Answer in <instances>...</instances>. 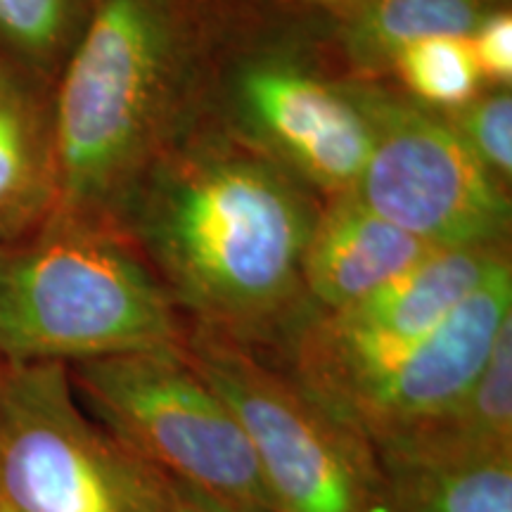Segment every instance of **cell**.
Returning <instances> with one entry per match:
<instances>
[{"instance_id":"8","label":"cell","mask_w":512,"mask_h":512,"mask_svg":"<svg viewBox=\"0 0 512 512\" xmlns=\"http://www.w3.org/2000/svg\"><path fill=\"white\" fill-rule=\"evenodd\" d=\"M508 259L505 245L437 249L368 297L337 311H313L283 347L287 373L337 415Z\"/></svg>"},{"instance_id":"7","label":"cell","mask_w":512,"mask_h":512,"mask_svg":"<svg viewBox=\"0 0 512 512\" xmlns=\"http://www.w3.org/2000/svg\"><path fill=\"white\" fill-rule=\"evenodd\" d=\"M370 126L354 195L437 249L508 245L510 197L446 117L411 95L351 83Z\"/></svg>"},{"instance_id":"2","label":"cell","mask_w":512,"mask_h":512,"mask_svg":"<svg viewBox=\"0 0 512 512\" xmlns=\"http://www.w3.org/2000/svg\"><path fill=\"white\" fill-rule=\"evenodd\" d=\"M190 76L178 0H95L53 83L57 211L110 221L171 138Z\"/></svg>"},{"instance_id":"6","label":"cell","mask_w":512,"mask_h":512,"mask_svg":"<svg viewBox=\"0 0 512 512\" xmlns=\"http://www.w3.org/2000/svg\"><path fill=\"white\" fill-rule=\"evenodd\" d=\"M0 512H171L169 477L86 413L64 363L0 361Z\"/></svg>"},{"instance_id":"20","label":"cell","mask_w":512,"mask_h":512,"mask_svg":"<svg viewBox=\"0 0 512 512\" xmlns=\"http://www.w3.org/2000/svg\"><path fill=\"white\" fill-rule=\"evenodd\" d=\"M171 491V512H238L230 505L216 501L202 491L192 489V486L169 479Z\"/></svg>"},{"instance_id":"1","label":"cell","mask_w":512,"mask_h":512,"mask_svg":"<svg viewBox=\"0 0 512 512\" xmlns=\"http://www.w3.org/2000/svg\"><path fill=\"white\" fill-rule=\"evenodd\" d=\"M316 211L304 185L271 159L207 131L176 133L112 223L195 328L256 351L285 347L316 311L302 280Z\"/></svg>"},{"instance_id":"17","label":"cell","mask_w":512,"mask_h":512,"mask_svg":"<svg viewBox=\"0 0 512 512\" xmlns=\"http://www.w3.org/2000/svg\"><path fill=\"white\" fill-rule=\"evenodd\" d=\"M392 72L399 74L413 100L437 112H451L479 95L482 72L470 38L434 36L401 50Z\"/></svg>"},{"instance_id":"4","label":"cell","mask_w":512,"mask_h":512,"mask_svg":"<svg viewBox=\"0 0 512 512\" xmlns=\"http://www.w3.org/2000/svg\"><path fill=\"white\" fill-rule=\"evenodd\" d=\"M67 373L86 413L164 477L238 512H275L245 430L183 349L88 358Z\"/></svg>"},{"instance_id":"18","label":"cell","mask_w":512,"mask_h":512,"mask_svg":"<svg viewBox=\"0 0 512 512\" xmlns=\"http://www.w3.org/2000/svg\"><path fill=\"white\" fill-rule=\"evenodd\" d=\"M477 162L510 188L512 181V95L510 88L477 95L458 110L441 112Z\"/></svg>"},{"instance_id":"14","label":"cell","mask_w":512,"mask_h":512,"mask_svg":"<svg viewBox=\"0 0 512 512\" xmlns=\"http://www.w3.org/2000/svg\"><path fill=\"white\" fill-rule=\"evenodd\" d=\"M494 0H361L342 27V48L361 74L392 72L401 50L434 36L470 38Z\"/></svg>"},{"instance_id":"19","label":"cell","mask_w":512,"mask_h":512,"mask_svg":"<svg viewBox=\"0 0 512 512\" xmlns=\"http://www.w3.org/2000/svg\"><path fill=\"white\" fill-rule=\"evenodd\" d=\"M470 48L475 55L482 79L496 83L498 88H510L512 83V15L510 10L496 8L482 19V24L470 36Z\"/></svg>"},{"instance_id":"12","label":"cell","mask_w":512,"mask_h":512,"mask_svg":"<svg viewBox=\"0 0 512 512\" xmlns=\"http://www.w3.org/2000/svg\"><path fill=\"white\" fill-rule=\"evenodd\" d=\"M57 211L53 88L0 57V245Z\"/></svg>"},{"instance_id":"3","label":"cell","mask_w":512,"mask_h":512,"mask_svg":"<svg viewBox=\"0 0 512 512\" xmlns=\"http://www.w3.org/2000/svg\"><path fill=\"white\" fill-rule=\"evenodd\" d=\"M183 347L174 304L114 223L53 214L0 245V361L69 366Z\"/></svg>"},{"instance_id":"5","label":"cell","mask_w":512,"mask_h":512,"mask_svg":"<svg viewBox=\"0 0 512 512\" xmlns=\"http://www.w3.org/2000/svg\"><path fill=\"white\" fill-rule=\"evenodd\" d=\"M183 351L245 430L275 512H392L368 441L287 370L200 328L185 335Z\"/></svg>"},{"instance_id":"13","label":"cell","mask_w":512,"mask_h":512,"mask_svg":"<svg viewBox=\"0 0 512 512\" xmlns=\"http://www.w3.org/2000/svg\"><path fill=\"white\" fill-rule=\"evenodd\" d=\"M380 467L465 465L512 458V323L489 363L437 418L375 451Z\"/></svg>"},{"instance_id":"9","label":"cell","mask_w":512,"mask_h":512,"mask_svg":"<svg viewBox=\"0 0 512 512\" xmlns=\"http://www.w3.org/2000/svg\"><path fill=\"white\" fill-rule=\"evenodd\" d=\"M238 138L304 188L342 195L356 188L370 152V126L351 83H332L290 53L245 60L230 81Z\"/></svg>"},{"instance_id":"15","label":"cell","mask_w":512,"mask_h":512,"mask_svg":"<svg viewBox=\"0 0 512 512\" xmlns=\"http://www.w3.org/2000/svg\"><path fill=\"white\" fill-rule=\"evenodd\" d=\"M392 512H512V458L382 467Z\"/></svg>"},{"instance_id":"16","label":"cell","mask_w":512,"mask_h":512,"mask_svg":"<svg viewBox=\"0 0 512 512\" xmlns=\"http://www.w3.org/2000/svg\"><path fill=\"white\" fill-rule=\"evenodd\" d=\"M95 0H0V57L53 88Z\"/></svg>"},{"instance_id":"11","label":"cell","mask_w":512,"mask_h":512,"mask_svg":"<svg viewBox=\"0 0 512 512\" xmlns=\"http://www.w3.org/2000/svg\"><path fill=\"white\" fill-rule=\"evenodd\" d=\"M437 247L377 216L354 192L332 195L309 230L302 280L316 311H337L399 278Z\"/></svg>"},{"instance_id":"10","label":"cell","mask_w":512,"mask_h":512,"mask_svg":"<svg viewBox=\"0 0 512 512\" xmlns=\"http://www.w3.org/2000/svg\"><path fill=\"white\" fill-rule=\"evenodd\" d=\"M512 323V264L503 261L456 311L382 377L344 403L335 418L370 448L392 444L463 396Z\"/></svg>"}]
</instances>
